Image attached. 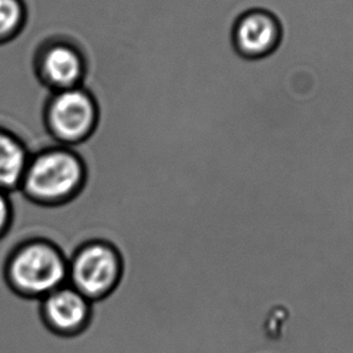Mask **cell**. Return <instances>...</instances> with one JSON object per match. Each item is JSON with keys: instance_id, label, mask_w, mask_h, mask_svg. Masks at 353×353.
<instances>
[{"instance_id": "obj_1", "label": "cell", "mask_w": 353, "mask_h": 353, "mask_svg": "<svg viewBox=\"0 0 353 353\" xmlns=\"http://www.w3.org/2000/svg\"><path fill=\"white\" fill-rule=\"evenodd\" d=\"M88 179V167L74 148L52 145L32 152L19 192L35 205L62 206L73 201Z\"/></svg>"}, {"instance_id": "obj_2", "label": "cell", "mask_w": 353, "mask_h": 353, "mask_svg": "<svg viewBox=\"0 0 353 353\" xmlns=\"http://www.w3.org/2000/svg\"><path fill=\"white\" fill-rule=\"evenodd\" d=\"M4 272L16 294L41 300L68 283V258L52 241L27 239L8 255Z\"/></svg>"}, {"instance_id": "obj_3", "label": "cell", "mask_w": 353, "mask_h": 353, "mask_svg": "<svg viewBox=\"0 0 353 353\" xmlns=\"http://www.w3.org/2000/svg\"><path fill=\"white\" fill-rule=\"evenodd\" d=\"M123 272V256L117 245L94 239L79 245L68 258V283L91 303L112 294Z\"/></svg>"}, {"instance_id": "obj_4", "label": "cell", "mask_w": 353, "mask_h": 353, "mask_svg": "<svg viewBox=\"0 0 353 353\" xmlns=\"http://www.w3.org/2000/svg\"><path fill=\"white\" fill-rule=\"evenodd\" d=\"M45 123L59 145L77 149L96 132L99 107L81 86L57 91L48 101Z\"/></svg>"}, {"instance_id": "obj_5", "label": "cell", "mask_w": 353, "mask_h": 353, "mask_svg": "<svg viewBox=\"0 0 353 353\" xmlns=\"http://www.w3.org/2000/svg\"><path fill=\"white\" fill-rule=\"evenodd\" d=\"M45 325L61 336H74L88 327L92 303L74 287L65 283L40 300Z\"/></svg>"}, {"instance_id": "obj_6", "label": "cell", "mask_w": 353, "mask_h": 353, "mask_svg": "<svg viewBox=\"0 0 353 353\" xmlns=\"http://www.w3.org/2000/svg\"><path fill=\"white\" fill-rule=\"evenodd\" d=\"M282 39V26L270 11H247L236 21L232 41L236 51L245 59H263L272 54Z\"/></svg>"}, {"instance_id": "obj_7", "label": "cell", "mask_w": 353, "mask_h": 353, "mask_svg": "<svg viewBox=\"0 0 353 353\" xmlns=\"http://www.w3.org/2000/svg\"><path fill=\"white\" fill-rule=\"evenodd\" d=\"M85 70L83 54L69 43H50L38 57L40 79L54 92L80 86Z\"/></svg>"}, {"instance_id": "obj_8", "label": "cell", "mask_w": 353, "mask_h": 353, "mask_svg": "<svg viewBox=\"0 0 353 353\" xmlns=\"http://www.w3.org/2000/svg\"><path fill=\"white\" fill-rule=\"evenodd\" d=\"M30 155L19 136L0 128V190L11 194L20 189Z\"/></svg>"}, {"instance_id": "obj_9", "label": "cell", "mask_w": 353, "mask_h": 353, "mask_svg": "<svg viewBox=\"0 0 353 353\" xmlns=\"http://www.w3.org/2000/svg\"><path fill=\"white\" fill-rule=\"evenodd\" d=\"M25 21L26 9L22 0H0V43L15 37Z\"/></svg>"}, {"instance_id": "obj_10", "label": "cell", "mask_w": 353, "mask_h": 353, "mask_svg": "<svg viewBox=\"0 0 353 353\" xmlns=\"http://www.w3.org/2000/svg\"><path fill=\"white\" fill-rule=\"evenodd\" d=\"M14 219V207L9 192L0 190V240L10 231Z\"/></svg>"}]
</instances>
